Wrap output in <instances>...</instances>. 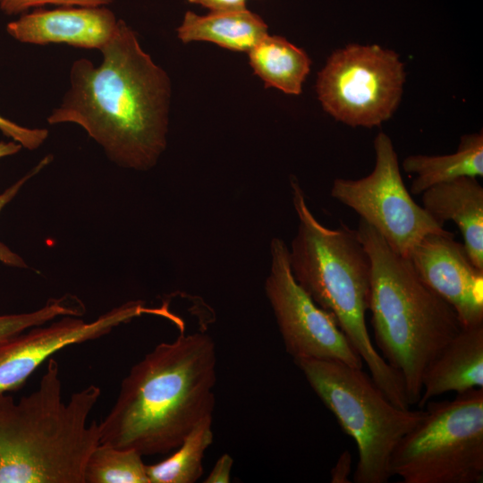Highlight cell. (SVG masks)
Listing matches in <instances>:
<instances>
[{"mask_svg":"<svg viewBox=\"0 0 483 483\" xmlns=\"http://www.w3.org/2000/svg\"><path fill=\"white\" fill-rule=\"evenodd\" d=\"M83 311L80 302L64 296L51 299L43 307L31 312L0 315V343L31 327L47 324L59 317H80Z\"/></svg>","mask_w":483,"mask_h":483,"instance_id":"21","label":"cell"},{"mask_svg":"<svg viewBox=\"0 0 483 483\" xmlns=\"http://www.w3.org/2000/svg\"><path fill=\"white\" fill-rule=\"evenodd\" d=\"M267 34L263 19L247 8L210 12L206 15L188 11L177 28V37L183 43L208 41L243 52H249Z\"/></svg>","mask_w":483,"mask_h":483,"instance_id":"16","label":"cell"},{"mask_svg":"<svg viewBox=\"0 0 483 483\" xmlns=\"http://www.w3.org/2000/svg\"><path fill=\"white\" fill-rule=\"evenodd\" d=\"M358 235L371 263L369 310L382 358L402 377L408 402L418 404L428 366L462 328L453 308L360 219Z\"/></svg>","mask_w":483,"mask_h":483,"instance_id":"5","label":"cell"},{"mask_svg":"<svg viewBox=\"0 0 483 483\" xmlns=\"http://www.w3.org/2000/svg\"><path fill=\"white\" fill-rule=\"evenodd\" d=\"M119 20L105 6H61L35 9L9 22L7 33L15 40L34 45L63 43L100 50L114 34Z\"/></svg>","mask_w":483,"mask_h":483,"instance_id":"13","label":"cell"},{"mask_svg":"<svg viewBox=\"0 0 483 483\" xmlns=\"http://www.w3.org/2000/svg\"><path fill=\"white\" fill-rule=\"evenodd\" d=\"M314 393L357 446L355 483H386L400 440L424 418L425 410L395 406L370 375L331 360H294Z\"/></svg>","mask_w":483,"mask_h":483,"instance_id":"6","label":"cell"},{"mask_svg":"<svg viewBox=\"0 0 483 483\" xmlns=\"http://www.w3.org/2000/svg\"><path fill=\"white\" fill-rule=\"evenodd\" d=\"M352 470V456L349 451H343L335 465L332 468L331 482L332 483H350V474Z\"/></svg>","mask_w":483,"mask_h":483,"instance_id":"26","label":"cell"},{"mask_svg":"<svg viewBox=\"0 0 483 483\" xmlns=\"http://www.w3.org/2000/svg\"><path fill=\"white\" fill-rule=\"evenodd\" d=\"M250 64L266 87L299 95L311 61L301 48L279 36L267 35L249 52Z\"/></svg>","mask_w":483,"mask_h":483,"instance_id":"18","label":"cell"},{"mask_svg":"<svg viewBox=\"0 0 483 483\" xmlns=\"http://www.w3.org/2000/svg\"><path fill=\"white\" fill-rule=\"evenodd\" d=\"M402 168L416 174L411 192L421 195L428 189L453 179L483 176V134L463 135L457 150L449 155H411L404 158Z\"/></svg>","mask_w":483,"mask_h":483,"instance_id":"17","label":"cell"},{"mask_svg":"<svg viewBox=\"0 0 483 483\" xmlns=\"http://www.w3.org/2000/svg\"><path fill=\"white\" fill-rule=\"evenodd\" d=\"M47 365L30 394H0V483H85L100 444L99 424L88 419L101 390L89 385L65 401L57 361Z\"/></svg>","mask_w":483,"mask_h":483,"instance_id":"3","label":"cell"},{"mask_svg":"<svg viewBox=\"0 0 483 483\" xmlns=\"http://www.w3.org/2000/svg\"><path fill=\"white\" fill-rule=\"evenodd\" d=\"M143 314L169 317L164 309L128 301L86 322L74 316L37 326L0 343V394L17 391L47 359L62 349L109 334L114 327Z\"/></svg>","mask_w":483,"mask_h":483,"instance_id":"11","label":"cell"},{"mask_svg":"<svg viewBox=\"0 0 483 483\" xmlns=\"http://www.w3.org/2000/svg\"><path fill=\"white\" fill-rule=\"evenodd\" d=\"M85 483H149L142 454L99 444L89 455L84 471Z\"/></svg>","mask_w":483,"mask_h":483,"instance_id":"20","label":"cell"},{"mask_svg":"<svg viewBox=\"0 0 483 483\" xmlns=\"http://www.w3.org/2000/svg\"><path fill=\"white\" fill-rule=\"evenodd\" d=\"M297 233L289 249L291 271L299 285L330 313L369 368L370 377L397 407L409 409L402 376L378 353L366 325L371 263L357 230L323 225L312 214L303 191L291 178Z\"/></svg>","mask_w":483,"mask_h":483,"instance_id":"4","label":"cell"},{"mask_svg":"<svg viewBox=\"0 0 483 483\" xmlns=\"http://www.w3.org/2000/svg\"><path fill=\"white\" fill-rule=\"evenodd\" d=\"M233 460L228 453L222 454L213 469L206 478L204 482L206 483H228L230 482L231 470L233 467Z\"/></svg>","mask_w":483,"mask_h":483,"instance_id":"25","label":"cell"},{"mask_svg":"<svg viewBox=\"0 0 483 483\" xmlns=\"http://www.w3.org/2000/svg\"><path fill=\"white\" fill-rule=\"evenodd\" d=\"M428 215L441 226L456 224L471 262L483 269V188L475 177L462 176L436 184L422 194Z\"/></svg>","mask_w":483,"mask_h":483,"instance_id":"15","label":"cell"},{"mask_svg":"<svg viewBox=\"0 0 483 483\" xmlns=\"http://www.w3.org/2000/svg\"><path fill=\"white\" fill-rule=\"evenodd\" d=\"M374 148L373 171L358 180L335 179L330 194L371 225L394 252L409 258L426 235L446 230L411 198L389 136L379 132Z\"/></svg>","mask_w":483,"mask_h":483,"instance_id":"9","label":"cell"},{"mask_svg":"<svg viewBox=\"0 0 483 483\" xmlns=\"http://www.w3.org/2000/svg\"><path fill=\"white\" fill-rule=\"evenodd\" d=\"M191 4H199L210 12L233 11L246 8V0H188Z\"/></svg>","mask_w":483,"mask_h":483,"instance_id":"27","label":"cell"},{"mask_svg":"<svg viewBox=\"0 0 483 483\" xmlns=\"http://www.w3.org/2000/svg\"><path fill=\"white\" fill-rule=\"evenodd\" d=\"M213 415L199 420L165 460L147 465L149 483H193L203 474V457L213 442Z\"/></svg>","mask_w":483,"mask_h":483,"instance_id":"19","label":"cell"},{"mask_svg":"<svg viewBox=\"0 0 483 483\" xmlns=\"http://www.w3.org/2000/svg\"><path fill=\"white\" fill-rule=\"evenodd\" d=\"M483 388V325L462 327L431 361L422 378L418 407L448 392Z\"/></svg>","mask_w":483,"mask_h":483,"instance_id":"14","label":"cell"},{"mask_svg":"<svg viewBox=\"0 0 483 483\" xmlns=\"http://www.w3.org/2000/svg\"><path fill=\"white\" fill-rule=\"evenodd\" d=\"M0 131L6 137L11 138L21 144V147L30 150L40 147L48 137L47 129L23 127L1 115Z\"/></svg>","mask_w":483,"mask_h":483,"instance_id":"24","label":"cell"},{"mask_svg":"<svg viewBox=\"0 0 483 483\" xmlns=\"http://www.w3.org/2000/svg\"><path fill=\"white\" fill-rule=\"evenodd\" d=\"M115 0H0V10L8 15L28 12L47 4L60 6H106Z\"/></svg>","mask_w":483,"mask_h":483,"instance_id":"23","label":"cell"},{"mask_svg":"<svg viewBox=\"0 0 483 483\" xmlns=\"http://www.w3.org/2000/svg\"><path fill=\"white\" fill-rule=\"evenodd\" d=\"M409 259L419 277L453 308L462 327L483 325V269L453 233L426 235Z\"/></svg>","mask_w":483,"mask_h":483,"instance_id":"12","label":"cell"},{"mask_svg":"<svg viewBox=\"0 0 483 483\" xmlns=\"http://www.w3.org/2000/svg\"><path fill=\"white\" fill-rule=\"evenodd\" d=\"M216 350L204 333L161 343L134 364L99 424L100 444L142 455L174 450L213 415Z\"/></svg>","mask_w":483,"mask_h":483,"instance_id":"2","label":"cell"},{"mask_svg":"<svg viewBox=\"0 0 483 483\" xmlns=\"http://www.w3.org/2000/svg\"><path fill=\"white\" fill-rule=\"evenodd\" d=\"M270 268L265 292L286 352L299 359L331 360L356 368L363 360L340 329L335 318L321 309L294 279L285 242H270Z\"/></svg>","mask_w":483,"mask_h":483,"instance_id":"10","label":"cell"},{"mask_svg":"<svg viewBox=\"0 0 483 483\" xmlns=\"http://www.w3.org/2000/svg\"><path fill=\"white\" fill-rule=\"evenodd\" d=\"M52 159V157H45L34 168H32L27 174L21 177L19 181L6 189L0 194V211L4 207L9 203L19 192L21 188L25 182L33 177L35 174L40 172L46 165H47ZM0 262L11 267H26L27 265L24 260L16 253L12 251L5 244L0 242Z\"/></svg>","mask_w":483,"mask_h":483,"instance_id":"22","label":"cell"},{"mask_svg":"<svg viewBox=\"0 0 483 483\" xmlns=\"http://www.w3.org/2000/svg\"><path fill=\"white\" fill-rule=\"evenodd\" d=\"M21 148V145L14 140L9 142L0 141V158L14 155L18 153Z\"/></svg>","mask_w":483,"mask_h":483,"instance_id":"28","label":"cell"},{"mask_svg":"<svg viewBox=\"0 0 483 483\" xmlns=\"http://www.w3.org/2000/svg\"><path fill=\"white\" fill-rule=\"evenodd\" d=\"M424 407L423 419L392 454V477L403 483H481L483 388Z\"/></svg>","mask_w":483,"mask_h":483,"instance_id":"7","label":"cell"},{"mask_svg":"<svg viewBox=\"0 0 483 483\" xmlns=\"http://www.w3.org/2000/svg\"><path fill=\"white\" fill-rule=\"evenodd\" d=\"M405 72L399 55L377 45L351 44L335 51L316 83L323 109L352 127L387 121L402 97Z\"/></svg>","mask_w":483,"mask_h":483,"instance_id":"8","label":"cell"},{"mask_svg":"<svg viewBox=\"0 0 483 483\" xmlns=\"http://www.w3.org/2000/svg\"><path fill=\"white\" fill-rule=\"evenodd\" d=\"M99 51L98 66L86 58L72 63L70 88L47 121L78 124L116 165L148 170L166 146L170 78L121 19Z\"/></svg>","mask_w":483,"mask_h":483,"instance_id":"1","label":"cell"}]
</instances>
